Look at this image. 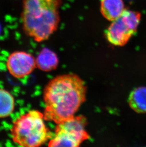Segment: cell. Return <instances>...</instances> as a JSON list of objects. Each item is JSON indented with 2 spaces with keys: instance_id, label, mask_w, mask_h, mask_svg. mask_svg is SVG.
I'll list each match as a JSON object with an SVG mask.
<instances>
[{
  "instance_id": "cell-1",
  "label": "cell",
  "mask_w": 146,
  "mask_h": 147,
  "mask_svg": "<svg viewBox=\"0 0 146 147\" xmlns=\"http://www.w3.org/2000/svg\"><path fill=\"white\" fill-rule=\"evenodd\" d=\"M86 87L77 75L68 74L56 77L44 88L45 121L56 124L74 116L86 100Z\"/></svg>"
},
{
  "instance_id": "cell-2",
  "label": "cell",
  "mask_w": 146,
  "mask_h": 147,
  "mask_svg": "<svg viewBox=\"0 0 146 147\" xmlns=\"http://www.w3.org/2000/svg\"><path fill=\"white\" fill-rule=\"evenodd\" d=\"M62 0H22L21 21L25 34L38 42L47 40L58 27Z\"/></svg>"
},
{
  "instance_id": "cell-3",
  "label": "cell",
  "mask_w": 146,
  "mask_h": 147,
  "mask_svg": "<svg viewBox=\"0 0 146 147\" xmlns=\"http://www.w3.org/2000/svg\"><path fill=\"white\" fill-rule=\"evenodd\" d=\"M44 114L31 110L15 120L10 129L13 142L21 147H38L52 137L46 126Z\"/></svg>"
},
{
  "instance_id": "cell-4",
  "label": "cell",
  "mask_w": 146,
  "mask_h": 147,
  "mask_svg": "<svg viewBox=\"0 0 146 147\" xmlns=\"http://www.w3.org/2000/svg\"><path fill=\"white\" fill-rule=\"evenodd\" d=\"M86 125V120L83 116H74L57 124L55 136L48 142V147H79L90 138Z\"/></svg>"
},
{
  "instance_id": "cell-5",
  "label": "cell",
  "mask_w": 146,
  "mask_h": 147,
  "mask_svg": "<svg viewBox=\"0 0 146 147\" xmlns=\"http://www.w3.org/2000/svg\"><path fill=\"white\" fill-rule=\"evenodd\" d=\"M141 17L138 11L125 9L106 30L105 35L108 42L115 46L125 45L136 32Z\"/></svg>"
},
{
  "instance_id": "cell-6",
  "label": "cell",
  "mask_w": 146,
  "mask_h": 147,
  "mask_svg": "<svg viewBox=\"0 0 146 147\" xmlns=\"http://www.w3.org/2000/svg\"><path fill=\"white\" fill-rule=\"evenodd\" d=\"M6 67L13 77L22 79L33 72L37 67L36 60L32 55L26 51H14L8 57Z\"/></svg>"
},
{
  "instance_id": "cell-7",
  "label": "cell",
  "mask_w": 146,
  "mask_h": 147,
  "mask_svg": "<svg viewBox=\"0 0 146 147\" xmlns=\"http://www.w3.org/2000/svg\"><path fill=\"white\" fill-rule=\"evenodd\" d=\"M124 10L123 0H101V13L109 21H115L121 16Z\"/></svg>"
},
{
  "instance_id": "cell-8",
  "label": "cell",
  "mask_w": 146,
  "mask_h": 147,
  "mask_svg": "<svg viewBox=\"0 0 146 147\" xmlns=\"http://www.w3.org/2000/svg\"><path fill=\"white\" fill-rule=\"evenodd\" d=\"M38 68L44 71L55 69L58 64V59L55 53L48 48L42 49L36 59Z\"/></svg>"
},
{
  "instance_id": "cell-9",
  "label": "cell",
  "mask_w": 146,
  "mask_h": 147,
  "mask_svg": "<svg viewBox=\"0 0 146 147\" xmlns=\"http://www.w3.org/2000/svg\"><path fill=\"white\" fill-rule=\"evenodd\" d=\"M129 103L137 113H146V87H140L134 90L129 98Z\"/></svg>"
},
{
  "instance_id": "cell-10",
  "label": "cell",
  "mask_w": 146,
  "mask_h": 147,
  "mask_svg": "<svg viewBox=\"0 0 146 147\" xmlns=\"http://www.w3.org/2000/svg\"><path fill=\"white\" fill-rule=\"evenodd\" d=\"M15 107L14 97L10 92L0 88V118L9 116Z\"/></svg>"
}]
</instances>
